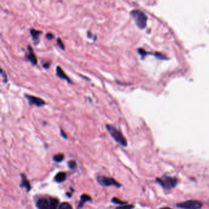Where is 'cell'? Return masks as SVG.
Listing matches in <instances>:
<instances>
[{
  "instance_id": "6da1fadb",
  "label": "cell",
  "mask_w": 209,
  "mask_h": 209,
  "mask_svg": "<svg viewBox=\"0 0 209 209\" xmlns=\"http://www.w3.org/2000/svg\"><path fill=\"white\" fill-rule=\"evenodd\" d=\"M106 128L112 137V138L117 142L120 144L123 147H126L128 145V142L126 138L124 137L123 134L119 130H117L115 127L111 125H106Z\"/></svg>"
},
{
  "instance_id": "7a4b0ae2",
  "label": "cell",
  "mask_w": 209,
  "mask_h": 209,
  "mask_svg": "<svg viewBox=\"0 0 209 209\" xmlns=\"http://www.w3.org/2000/svg\"><path fill=\"white\" fill-rule=\"evenodd\" d=\"M130 14L133 18L135 23L140 29H144L147 26V17L140 10H133Z\"/></svg>"
},
{
  "instance_id": "3957f363",
  "label": "cell",
  "mask_w": 209,
  "mask_h": 209,
  "mask_svg": "<svg viewBox=\"0 0 209 209\" xmlns=\"http://www.w3.org/2000/svg\"><path fill=\"white\" fill-rule=\"evenodd\" d=\"M98 183L103 186H114L117 188H120L121 184L118 182L114 178L108 177L106 176H98L96 178Z\"/></svg>"
},
{
  "instance_id": "277c9868",
  "label": "cell",
  "mask_w": 209,
  "mask_h": 209,
  "mask_svg": "<svg viewBox=\"0 0 209 209\" xmlns=\"http://www.w3.org/2000/svg\"><path fill=\"white\" fill-rule=\"evenodd\" d=\"M157 181L163 188L167 189L174 188L177 183V180L176 178L169 177H166L162 179H158Z\"/></svg>"
},
{
  "instance_id": "5b68a950",
  "label": "cell",
  "mask_w": 209,
  "mask_h": 209,
  "mask_svg": "<svg viewBox=\"0 0 209 209\" xmlns=\"http://www.w3.org/2000/svg\"><path fill=\"white\" fill-rule=\"evenodd\" d=\"M177 207L182 208H191V209H196L200 208L202 206L201 202L197 201H193V200H190V201H187L186 202H181L178 204Z\"/></svg>"
},
{
  "instance_id": "8992f818",
  "label": "cell",
  "mask_w": 209,
  "mask_h": 209,
  "mask_svg": "<svg viewBox=\"0 0 209 209\" xmlns=\"http://www.w3.org/2000/svg\"><path fill=\"white\" fill-rule=\"evenodd\" d=\"M25 97L28 100L29 104L31 106L34 105L37 107H42L45 105V101L40 98L29 95H25Z\"/></svg>"
},
{
  "instance_id": "52a82bcc",
  "label": "cell",
  "mask_w": 209,
  "mask_h": 209,
  "mask_svg": "<svg viewBox=\"0 0 209 209\" xmlns=\"http://www.w3.org/2000/svg\"><path fill=\"white\" fill-rule=\"evenodd\" d=\"M28 50L29 53L28 54V55H27V58H28L29 61L33 65H36L38 64V59L35 55V53L33 52V48L30 46V45H28Z\"/></svg>"
},
{
  "instance_id": "ba28073f",
  "label": "cell",
  "mask_w": 209,
  "mask_h": 209,
  "mask_svg": "<svg viewBox=\"0 0 209 209\" xmlns=\"http://www.w3.org/2000/svg\"><path fill=\"white\" fill-rule=\"evenodd\" d=\"M56 73H57V76L59 78L66 80L68 83H71V84L72 83V81L71 80L69 77L66 75L65 71L63 70V69L60 66H58L56 68Z\"/></svg>"
},
{
  "instance_id": "9c48e42d",
  "label": "cell",
  "mask_w": 209,
  "mask_h": 209,
  "mask_svg": "<svg viewBox=\"0 0 209 209\" xmlns=\"http://www.w3.org/2000/svg\"><path fill=\"white\" fill-rule=\"evenodd\" d=\"M36 205L40 209L49 208V201L45 198H40L36 202Z\"/></svg>"
},
{
  "instance_id": "30bf717a",
  "label": "cell",
  "mask_w": 209,
  "mask_h": 209,
  "mask_svg": "<svg viewBox=\"0 0 209 209\" xmlns=\"http://www.w3.org/2000/svg\"><path fill=\"white\" fill-rule=\"evenodd\" d=\"M30 33L31 34V38L33 39V41L34 42V44L37 45L39 42V36L40 34L42 33L41 31L39 30H36L35 29H31L30 31Z\"/></svg>"
},
{
  "instance_id": "8fae6325",
  "label": "cell",
  "mask_w": 209,
  "mask_h": 209,
  "mask_svg": "<svg viewBox=\"0 0 209 209\" xmlns=\"http://www.w3.org/2000/svg\"><path fill=\"white\" fill-rule=\"evenodd\" d=\"M21 178H22V182L20 185V186L21 188H25L27 192H30L31 190V186L30 185V181H28V180L27 179L25 174H21Z\"/></svg>"
},
{
  "instance_id": "7c38bea8",
  "label": "cell",
  "mask_w": 209,
  "mask_h": 209,
  "mask_svg": "<svg viewBox=\"0 0 209 209\" xmlns=\"http://www.w3.org/2000/svg\"><path fill=\"white\" fill-rule=\"evenodd\" d=\"M66 178V173L65 172H60L57 174L54 180L57 183H62L64 181Z\"/></svg>"
},
{
  "instance_id": "4fadbf2b",
  "label": "cell",
  "mask_w": 209,
  "mask_h": 209,
  "mask_svg": "<svg viewBox=\"0 0 209 209\" xmlns=\"http://www.w3.org/2000/svg\"><path fill=\"white\" fill-rule=\"evenodd\" d=\"M91 200H92V198H91V197L89 195H87L86 194H83L80 196V201L77 207L78 208L83 207V206L85 202L90 201H91Z\"/></svg>"
},
{
  "instance_id": "5bb4252c",
  "label": "cell",
  "mask_w": 209,
  "mask_h": 209,
  "mask_svg": "<svg viewBox=\"0 0 209 209\" xmlns=\"http://www.w3.org/2000/svg\"><path fill=\"white\" fill-rule=\"evenodd\" d=\"M59 207V201L56 198L50 197L49 199V208L55 209Z\"/></svg>"
},
{
  "instance_id": "9a60e30c",
  "label": "cell",
  "mask_w": 209,
  "mask_h": 209,
  "mask_svg": "<svg viewBox=\"0 0 209 209\" xmlns=\"http://www.w3.org/2000/svg\"><path fill=\"white\" fill-rule=\"evenodd\" d=\"M65 158V155L63 153H59L53 156V159L54 161H55L56 162H61L63 161V160Z\"/></svg>"
},
{
  "instance_id": "2e32d148",
  "label": "cell",
  "mask_w": 209,
  "mask_h": 209,
  "mask_svg": "<svg viewBox=\"0 0 209 209\" xmlns=\"http://www.w3.org/2000/svg\"><path fill=\"white\" fill-rule=\"evenodd\" d=\"M112 202L115 204H117V205H123L125 204H127V202H123L122 201H121L120 199H118L117 197H113L112 199Z\"/></svg>"
},
{
  "instance_id": "e0dca14e",
  "label": "cell",
  "mask_w": 209,
  "mask_h": 209,
  "mask_svg": "<svg viewBox=\"0 0 209 209\" xmlns=\"http://www.w3.org/2000/svg\"><path fill=\"white\" fill-rule=\"evenodd\" d=\"M58 208L60 209H71L72 208V207L70 204L68 202H63L59 205Z\"/></svg>"
},
{
  "instance_id": "ac0fdd59",
  "label": "cell",
  "mask_w": 209,
  "mask_h": 209,
  "mask_svg": "<svg viewBox=\"0 0 209 209\" xmlns=\"http://www.w3.org/2000/svg\"><path fill=\"white\" fill-rule=\"evenodd\" d=\"M68 167L69 169H74L77 167V162L75 160L72 159L68 162Z\"/></svg>"
},
{
  "instance_id": "d6986e66",
  "label": "cell",
  "mask_w": 209,
  "mask_h": 209,
  "mask_svg": "<svg viewBox=\"0 0 209 209\" xmlns=\"http://www.w3.org/2000/svg\"><path fill=\"white\" fill-rule=\"evenodd\" d=\"M57 43L58 46L60 47V49H61L62 50H65V45H64V44L63 43V42H62V41L61 40L60 38H58L57 39Z\"/></svg>"
},
{
  "instance_id": "ffe728a7",
  "label": "cell",
  "mask_w": 209,
  "mask_h": 209,
  "mask_svg": "<svg viewBox=\"0 0 209 209\" xmlns=\"http://www.w3.org/2000/svg\"><path fill=\"white\" fill-rule=\"evenodd\" d=\"M1 75L3 77V82L4 83H7V82L8 80L7 79V74L6 73V72L3 70V68L1 69Z\"/></svg>"
},
{
  "instance_id": "44dd1931",
  "label": "cell",
  "mask_w": 209,
  "mask_h": 209,
  "mask_svg": "<svg viewBox=\"0 0 209 209\" xmlns=\"http://www.w3.org/2000/svg\"><path fill=\"white\" fill-rule=\"evenodd\" d=\"M45 38H46L48 40H52L53 38H54V35L51 33H47L46 34V36H45Z\"/></svg>"
},
{
  "instance_id": "7402d4cb",
  "label": "cell",
  "mask_w": 209,
  "mask_h": 209,
  "mask_svg": "<svg viewBox=\"0 0 209 209\" xmlns=\"http://www.w3.org/2000/svg\"><path fill=\"white\" fill-rule=\"evenodd\" d=\"M60 134H61V136H62V137H63V138H65V139H68V137H67V135H66V134L65 133V131H63V130H61V129H60Z\"/></svg>"
},
{
  "instance_id": "603a6c76",
  "label": "cell",
  "mask_w": 209,
  "mask_h": 209,
  "mask_svg": "<svg viewBox=\"0 0 209 209\" xmlns=\"http://www.w3.org/2000/svg\"><path fill=\"white\" fill-rule=\"evenodd\" d=\"M49 67H50V64L49 63H45L43 64V68L45 69H47L49 68Z\"/></svg>"
}]
</instances>
